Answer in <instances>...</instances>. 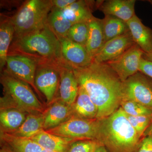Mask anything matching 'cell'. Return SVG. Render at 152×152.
<instances>
[{
	"instance_id": "obj_1",
	"label": "cell",
	"mask_w": 152,
	"mask_h": 152,
	"mask_svg": "<svg viewBox=\"0 0 152 152\" xmlns=\"http://www.w3.org/2000/svg\"><path fill=\"white\" fill-rule=\"evenodd\" d=\"M72 69L79 86L97 107L96 119L107 118L119 108L123 101V83L107 63L93 61L88 66Z\"/></svg>"
},
{
	"instance_id": "obj_2",
	"label": "cell",
	"mask_w": 152,
	"mask_h": 152,
	"mask_svg": "<svg viewBox=\"0 0 152 152\" xmlns=\"http://www.w3.org/2000/svg\"><path fill=\"white\" fill-rule=\"evenodd\" d=\"M8 55L27 57L34 61L37 66H48L58 70L70 66L63 56L59 40L48 24L36 32L13 38Z\"/></svg>"
},
{
	"instance_id": "obj_3",
	"label": "cell",
	"mask_w": 152,
	"mask_h": 152,
	"mask_svg": "<svg viewBox=\"0 0 152 152\" xmlns=\"http://www.w3.org/2000/svg\"><path fill=\"white\" fill-rule=\"evenodd\" d=\"M96 141L110 152H135L142 138L120 107L107 118L98 120Z\"/></svg>"
},
{
	"instance_id": "obj_4",
	"label": "cell",
	"mask_w": 152,
	"mask_h": 152,
	"mask_svg": "<svg viewBox=\"0 0 152 152\" xmlns=\"http://www.w3.org/2000/svg\"><path fill=\"white\" fill-rule=\"evenodd\" d=\"M1 83L4 96L1 98V109L15 107L28 114L43 113L44 107L29 85L8 73L1 72Z\"/></svg>"
},
{
	"instance_id": "obj_5",
	"label": "cell",
	"mask_w": 152,
	"mask_h": 152,
	"mask_svg": "<svg viewBox=\"0 0 152 152\" xmlns=\"http://www.w3.org/2000/svg\"><path fill=\"white\" fill-rule=\"evenodd\" d=\"M53 8L52 0H28L11 17L14 38L21 37L43 28Z\"/></svg>"
},
{
	"instance_id": "obj_6",
	"label": "cell",
	"mask_w": 152,
	"mask_h": 152,
	"mask_svg": "<svg viewBox=\"0 0 152 152\" xmlns=\"http://www.w3.org/2000/svg\"><path fill=\"white\" fill-rule=\"evenodd\" d=\"M98 127L97 119H86L73 116L59 126L45 131L69 138L96 141Z\"/></svg>"
},
{
	"instance_id": "obj_7",
	"label": "cell",
	"mask_w": 152,
	"mask_h": 152,
	"mask_svg": "<svg viewBox=\"0 0 152 152\" xmlns=\"http://www.w3.org/2000/svg\"><path fill=\"white\" fill-rule=\"evenodd\" d=\"M123 101H134L152 109V79L139 71L123 82Z\"/></svg>"
},
{
	"instance_id": "obj_8",
	"label": "cell",
	"mask_w": 152,
	"mask_h": 152,
	"mask_svg": "<svg viewBox=\"0 0 152 152\" xmlns=\"http://www.w3.org/2000/svg\"><path fill=\"white\" fill-rule=\"evenodd\" d=\"M5 70L15 77L26 83L39 94L35 83L37 65L34 61L20 55H8Z\"/></svg>"
},
{
	"instance_id": "obj_9",
	"label": "cell",
	"mask_w": 152,
	"mask_h": 152,
	"mask_svg": "<svg viewBox=\"0 0 152 152\" xmlns=\"http://www.w3.org/2000/svg\"><path fill=\"white\" fill-rule=\"evenodd\" d=\"M144 54L140 47L135 44L120 56L107 64L123 83L139 72L140 61Z\"/></svg>"
},
{
	"instance_id": "obj_10",
	"label": "cell",
	"mask_w": 152,
	"mask_h": 152,
	"mask_svg": "<svg viewBox=\"0 0 152 152\" xmlns=\"http://www.w3.org/2000/svg\"><path fill=\"white\" fill-rule=\"evenodd\" d=\"M35 83L39 91L46 98L47 103L53 102L59 88L60 77L58 70L48 66H37Z\"/></svg>"
},
{
	"instance_id": "obj_11",
	"label": "cell",
	"mask_w": 152,
	"mask_h": 152,
	"mask_svg": "<svg viewBox=\"0 0 152 152\" xmlns=\"http://www.w3.org/2000/svg\"><path fill=\"white\" fill-rule=\"evenodd\" d=\"M135 44L129 31L106 42L94 57L93 61L107 63L120 56Z\"/></svg>"
},
{
	"instance_id": "obj_12",
	"label": "cell",
	"mask_w": 152,
	"mask_h": 152,
	"mask_svg": "<svg viewBox=\"0 0 152 152\" xmlns=\"http://www.w3.org/2000/svg\"><path fill=\"white\" fill-rule=\"evenodd\" d=\"M62 53L66 63L72 69L88 66L93 63L86 47L72 42L67 38H58Z\"/></svg>"
},
{
	"instance_id": "obj_13",
	"label": "cell",
	"mask_w": 152,
	"mask_h": 152,
	"mask_svg": "<svg viewBox=\"0 0 152 152\" xmlns=\"http://www.w3.org/2000/svg\"><path fill=\"white\" fill-rule=\"evenodd\" d=\"M60 83L59 93L61 101L70 106H72L77 97L79 85L72 68L70 66L60 68Z\"/></svg>"
},
{
	"instance_id": "obj_14",
	"label": "cell",
	"mask_w": 152,
	"mask_h": 152,
	"mask_svg": "<svg viewBox=\"0 0 152 152\" xmlns=\"http://www.w3.org/2000/svg\"><path fill=\"white\" fill-rule=\"evenodd\" d=\"M135 0L97 1V7L104 15L113 16L127 23L135 15Z\"/></svg>"
},
{
	"instance_id": "obj_15",
	"label": "cell",
	"mask_w": 152,
	"mask_h": 152,
	"mask_svg": "<svg viewBox=\"0 0 152 152\" xmlns=\"http://www.w3.org/2000/svg\"><path fill=\"white\" fill-rule=\"evenodd\" d=\"M44 130L53 129L73 116L72 106L58 99L44 112Z\"/></svg>"
},
{
	"instance_id": "obj_16",
	"label": "cell",
	"mask_w": 152,
	"mask_h": 152,
	"mask_svg": "<svg viewBox=\"0 0 152 152\" xmlns=\"http://www.w3.org/2000/svg\"><path fill=\"white\" fill-rule=\"evenodd\" d=\"M135 43L145 53L152 52V30L144 25L135 15L127 22Z\"/></svg>"
},
{
	"instance_id": "obj_17",
	"label": "cell",
	"mask_w": 152,
	"mask_h": 152,
	"mask_svg": "<svg viewBox=\"0 0 152 152\" xmlns=\"http://www.w3.org/2000/svg\"><path fill=\"white\" fill-rule=\"evenodd\" d=\"M94 1H76L61 11L63 16L73 25L88 22L94 16L92 11L96 6Z\"/></svg>"
},
{
	"instance_id": "obj_18",
	"label": "cell",
	"mask_w": 152,
	"mask_h": 152,
	"mask_svg": "<svg viewBox=\"0 0 152 152\" xmlns=\"http://www.w3.org/2000/svg\"><path fill=\"white\" fill-rule=\"evenodd\" d=\"M31 139L43 149L55 152H66L71 144L79 140L53 134L44 130Z\"/></svg>"
},
{
	"instance_id": "obj_19",
	"label": "cell",
	"mask_w": 152,
	"mask_h": 152,
	"mask_svg": "<svg viewBox=\"0 0 152 152\" xmlns=\"http://www.w3.org/2000/svg\"><path fill=\"white\" fill-rule=\"evenodd\" d=\"M89 32L86 48L90 56L94 59L105 43L102 20L93 16L89 21Z\"/></svg>"
},
{
	"instance_id": "obj_20",
	"label": "cell",
	"mask_w": 152,
	"mask_h": 152,
	"mask_svg": "<svg viewBox=\"0 0 152 152\" xmlns=\"http://www.w3.org/2000/svg\"><path fill=\"white\" fill-rule=\"evenodd\" d=\"M72 109L75 116L86 119H96L97 107L87 92L80 86H79L78 94Z\"/></svg>"
},
{
	"instance_id": "obj_21",
	"label": "cell",
	"mask_w": 152,
	"mask_h": 152,
	"mask_svg": "<svg viewBox=\"0 0 152 152\" xmlns=\"http://www.w3.org/2000/svg\"><path fill=\"white\" fill-rule=\"evenodd\" d=\"M0 24V69L2 72L6 65L9 49L15 35V28L11 17H1Z\"/></svg>"
},
{
	"instance_id": "obj_22",
	"label": "cell",
	"mask_w": 152,
	"mask_h": 152,
	"mask_svg": "<svg viewBox=\"0 0 152 152\" xmlns=\"http://www.w3.org/2000/svg\"><path fill=\"white\" fill-rule=\"evenodd\" d=\"M26 113L15 107L1 109V132L10 133L17 130L26 119Z\"/></svg>"
},
{
	"instance_id": "obj_23",
	"label": "cell",
	"mask_w": 152,
	"mask_h": 152,
	"mask_svg": "<svg viewBox=\"0 0 152 152\" xmlns=\"http://www.w3.org/2000/svg\"><path fill=\"white\" fill-rule=\"evenodd\" d=\"M44 119V112L28 114L18 129L12 132L7 133L17 137L31 139L43 130Z\"/></svg>"
},
{
	"instance_id": "obj_24",
	"label": "cell",
	"mask_w": 152,
	"mask_h": 152,
	"mask_svg": "<svg viewBox=\"0 0 152 152\" xmlns=\"http://www.w3.org/2000/svg\"><path fill=\"white\" fill-rule=\"evenodd\" d=\"M1 142L6 144L13 152H42L43 149L36 142L28 138L12 135L1 132Z\"/></svg>"
},
{
	"instance_id": "obj_25",
	"label": "cell",
	"mask_w": 152,
	"mask_h": 152,
	"mask_svg": "<svg viewBox=\"0 0 152 152\" xmlns=\"http://www.w3.org/2000/svg\"><path fill=\"white\" fill-rule=\"evenodd\" d=\"M101 20L105 43L129 31L127 23L116 17L105 15Z\"/></svg>"
},
{
	"instance_id": "obj_26",
	"label": "cell",
	"mask_w": 152,
	"mask_h": 152,
	"mask_svg": "<svg viewBox=\"0 0 152 152\" xmlns=\"http://www.w3.org/2000/svg\"><path fill=\"white\" fill-rule=\"evenodd\" d=\"M47 24L57 38H66L68 31L73 25L64 18L61 10L53 7L48 17Z\"/></svg>"
},
{
	"instance_id": "obj_27",
	"label": "cell",
	"mask_w": 152,
	"mask_h": 152,
	"mask_svg": "<svg viewBox=\"0 0 152 152\" xmlns=\"http://www.w3.org/2000/svg\"><path fill=\"white\" fill-rule=\"evenodd\" d=\"M88 32V22L77 23L71 26L66 38L72 42L86 47Z\"/></svg>"
},
{
	"instance_id": "obj_28",
	"label": "cell",
	"mask_w": 152,
	"mask_h": 152,
	"mask_svg": "<svg viewBox=\"0 0 152 152\" xmlns=\"http://www.w3.org/2000/svg\"><path fill=\"white\" fill-rule=\"evenodd\" d=\"M120 107L125 113L129 115L132 116L152 115V109L134 101H123Z\"/></svg>"
},
{
	"instance_id": "obj_29",
	"label": "cell",
	"mask_w": 152,
	"mask_h": 152,
	"mask_svg": "<svg viewBox=\"0 0 152 152\" xmlns=\"http://www.w3.org/2000/svg\"><path fill=\"white\" fill-rule=\"evenodd\" d=\"M128 119L141 138L145 131L152 122V115L132 116L126 115Z\"/></svg>"
},
{
	"instance_id": "obj_30",
	"label": "cell",
	"mask_w": 152,
	"mask_h": 152,
	"mask_svg": "<svg viewBox=\"0 0 152 152\" xmlns=\"http://www.w3.org/2000/svg\"><path fill=\"white\" fill-rule=\"evenodd\" d=\"M100 145L96 141L79 140L71 144L66 152H95Z\"/></svg>"
},
{
	"instance_id": "obj_31",
	"label": "cell",
	"mask_w": 152,
	"mask_h": 152,
	"mask_svg": "<svg viewBox=\"0 0 152 152\" xmlns=\"http://www.w3.org/2000/svg\"><path fill=\"white\" fill-rule=\"evenodd\" d=\"M135 152H152V134L142 138Z\"/></svg>"
},
{
	"instance_id": "obj_32",
	"label": "cell",
	"mask_w": 152,
	"mask_h": 152,
	"mask_svg": "<svg viewBox=\"0 0 152 152\" xmlns=\"http://www.w3.org/2000/svg\"><path fill=\"white\" fill-rule=\"evenodd\" d=\"M139 71L152 79V62L142 57L140 61Z\"/></svg>"
},
{
	"instance_id": "obj_33",
	"label": "cell",
	"mask_w": 152,
	"mask_h": 152,
	"mask_svg": "<svg viewBox=\"0 0 152 152\" xmlns=\"http://www.w3.org/2000/svg\"><path fill=\"white\" fill-rule=\"evenodd\" d=\"M76 0H52L53 7L62 10L76 1Z\"/></svg>"
},
{
	"instance_id": "obj_34",
	"label": "cell",
	"mask_w": 152,
	"mask_h": 152,
	"mask_svg": "<svg viewBox=\"0 0 152 152\" xmlns=\"http://www.w3.org/2000/svg\"><path fill=\"white\" fill-rule=\"evenodd\" d=\"M0 152H13L6 144L1 142Z\"/></svg>"
},
{
	"instance_id": "obj_35",
	"label": "cell",
	"mask_w": 152,
	"mask_h": 152,
	"mask_svg": "<svg viewBox=\"0 0 152 152\" xmlns=\"http://www.w3.org/2000/svg\"><path fill=\"white\" fill-rule=\"evenodd\" d=\"M152 134V122L151 124L147 128V129L145 131L142 137H146L147 136L150 135Z\"/></svg>"
},
{
	"instance_id": "obj_36",
	"label": "cell",
	"mask_w": 152,
	"mask_h": 152,
	"mask_svg": "<svg viewBox=\"0 0 152 152\" xmlns=\"http://www.w3.org/2000/svg\"><path fill=\"white\" fill-rule=\"evenodd\" d=\"M143 58L152 62V52L148 53H144L143 56Z\"/></svg>"
},
{
	"instance_id": "obj_37",
	"label": "cell",
	"mask_w": 152,
	"mask_h": 152,
	"mask_svg": "<svg viewBox=\"0 0 152 152\" xmlns=\"http://www.w3.org/2000/svg\"><path fill=\"white\" fill-rule=\"evenodd\" d=\"M95 152H108L107 151V149L103 145L99 146L96 150Z\"/></svg>"
},
{
	"instance_id": "obj_38",
	"label": "cell",
	"mask_w": 152,
	"mask_h": 152,
	"mask_svg": "<svg viewBox=\"0 0 152 152\" xmlns=\"http://www.w3.org/2000/svg\"><path fill=\"white\" fill-rule=\"evenodd\" d=\"M42 152H55L54 151H48V150H43Z\"/></svg>"
}]
</instances>
